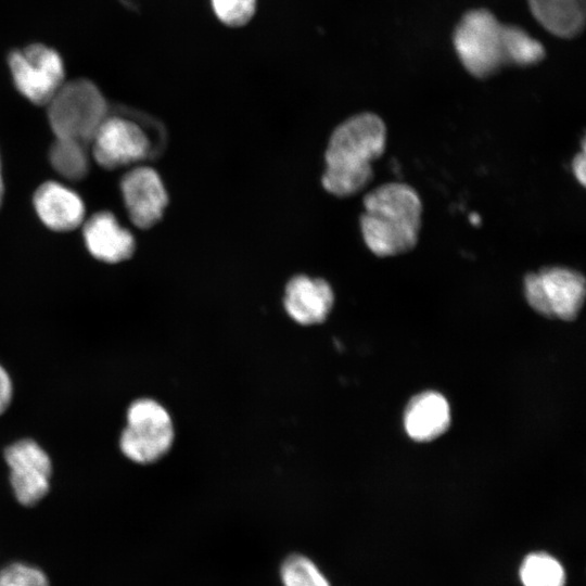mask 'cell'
<instances>
[{
	"instance_id": "obj_10",
	"label": "cell",
	"mask_w": 586,
	"mask_h": 586,
	"mask_svg": "<svg viewBox=\"0 0 586 586\" xmlns=\"http://www.w3.org/2000/svg\"><path fill=\"white\" fill-rule=\"evenodd\" d=\"M120 192L131 222L140 229L156 225L168 204L164 183L151 167L139 166L124 175Z\"/></svg>"
},
{
	"instance_id": "obj_12",
	"label": "cell",
	"mask_w": 586,
	"mask_h": 586,
	"mask_svg": "<svg viewBox=\"0 0 586 586\" xmlns=\"http://www.w3.org/2000/svg\"><path fill=\"white\" fill-rule=\"evenodd\" d=\"M84 241L98 260L115 264L128 259L135 252V238L110 212H99L84 225Z\"/></svg>"
},
{
	"instance_id": "obj_3",
	"label": "cell",
	"mask_w": 586,
	"mask_h": 586,
	"mask_svg": "<svg viewBox=\"0 0 586 586\" xmlns=\"http://www.w3.org/2000/svg\"><path fill=\"white\" fill-rule=\"evenodd\" d=\"M514 25L500 23L486 9L468 11L457 24L453 43L463 67L479 79L512 65Z\"/></svg>"
},
{
	"instance_id": "obj_20",
	"label": "cell",
	"mask_w": 586,
	"mask_h": 586,
	"mask_svg": "<svg viewBox=\"0 0 586 586\" xmlns=\"http://www.w3.org/2000/svg\"><path fill=\"white\" fill-rule=\"evenodd\" d=\"M0 586H49V582L39 569L12 563L0 571Z\"/></svg>"
},
{
	"instance_id": "obj_15",
	"label": "cell",
	"mask_w": 586,
	"mask_h": 586,
	"mask_svg": "<svg viewBox=\"0 0 586 586\" xmlns=\"http://www.w3.org/2000/svg\"><path fill=\"white\" fill-rule=\"evenodd\" d=\"M535 20L550 34L573 38L585 26L586 0H527Z\"/></svg>"
},
{
	"instance_id": "obj_2",
	"label": "cell",
	"mask_w": 586,
	"mask_h": 586,
	"mask_svg": "<svg viewBox=\"0 0 586 586\" xmlns=\"http://www.w3.org/2000/svg\"><path fill=\"white\" fill-rule=\"evenodd\" d=\"M362 204L360 230L365 244L375 256H397L416 247L423 207L411 186L383 183L368 192Z\"/></svg>"
},
{
	"instance_id": "obj_4",
	"label": "cell",
	"mask_w": 586,
	"mask_h": 586,
	"mask_svg": "<svg viewBox=\"0 0 586 586\" xmlns=\"http://www.w3.org/2000/svg\"><path fill=\"white\" fill-rule=\"evenodd\" d=\"M48 118L55 138L91 143L101 124L110 115L107 102L90 80L64 82L49 101Z\"/></svg>"
},
{
	"instance_id": "obj_18",
	"label": "cell",
	"mask_w": 586,
	"mask_h": 586,
	"mask_svg": "<svg viewBox=\"0 0 586 586\" xmlns=\"http://www.w3.org/2000/svg\"><path fill=\"white\" fill-rule=\"evenodd\" d=\"M284 586H330L313 561L302 555L288 557L281 566Z\"/></svg>"
},
{
	"instance_id": "obj_5",
	"label": "cell",
	"mask_w": 586,
	"mask_h": 586,
	"mask_svg": "<svg viewBox=\"0 0 586 586\" xmlns=\"http://www.w3.org/2000/svg\"><path fill=\"white\" fill-rule=\"evenodd\" d=\"M524 295L538 314L565 321L574 320L586 295L584 275L565 266H547L523 279Z\"/></svg>"
},
{
	"instance_id": "obj_13",
	"label": "cell",
	"mask_w": 586,
	"mask_h": 586,
	"mask_svg": "<svg viewBox=\"0 0 586 586\" xmlns=\"http://www.w3.org/2000/svg\"><path fill=\"white\" fill-rule=\"evenodd\" d=\"M33 204L40 220L54 231H71L84 221L81 198L59 182L47 181L39 186Z\"/></svg>"
},
{
	"instance_id": "obj_1",
	"label": "cell",
	"mask_w": 586,
	"mask_h": 586,
	"mask_svg": "<svg viewBox=\"0 0 586 586\" xmlns=\"http://www.w3.org/2000/svg\"><path fill=\"white\" fill-rule=\"evenodd\" d=\"M383 119L371 112L356 114L332 132L326 154L321 183L326 191L347 198L364 190L373 178L372 163L386 148Z\"/></svg>"
},
{
	"instance_id": "obj_23",
	"label": "cell",
	"mask_w": 586,
	"mask_h": 586,
	"mask_svg": "<svg viewBox=\"0 0 586 586\" xmlns=\"http://www.w3.org/2000/svg\"><path fill=\"white\" fill-rule=\"evenodd\" d=\"M3 194H4V186H3L2 175H1V163H0V207L2 205Z\"/></svg>"
},
{
	"instance_id": "obj_16",
	"label": "cell",
	"mask_w": 586,
	"mask_h": 586,
	"mask_svg": "<svg viewBox=\"0 0 586 586\" xmlns=\"http://www.w3.org/2000/svg\"><path fill=\"white\" fill-rule=\"evenodd\" d=\"M86 146L73 140L55 138L49 151L51 166L67 180L79 181L84 179L89 171Z\"/></svg>"
},
{
	"instance_id": "obj_7",
	"label": "cell",
	"mask_w": 586,
	"mask_h": 586,
	"mask_svg": "<svg viewBox=\"0 0 586 586\" xmlns=\"http://www.w3.org/2000/svg\"><path fill=\"white\" fill-rule=\"evenodd\" d=\"M8 64L17 90L37 105H47L65 82L60 54L41 43L12 51Z\"/></svg>"
},
{
	"instance_id": "obj_8",
	"label": "cell",
	"mask_w": 586,
	"mask_h": 586,
	"mask_svg": "<svg viewBox=\"0 0 586 586\" xmlns=\"http://www.w3.org/2000/svg\"><path fill=\"white\" fill-rule=\"evenodd\" d=\"M10 482L20 504L34 506L49 492L52 463L47 451L34 440L23 438L4 450Z\"/></svg>"
},
{
	"instance_id": "obj_14",
	"label": "cell",
	"mask_w": 586,
	"mask_h": 586,
	"mask_svg": "<svg viewBox=\"0 0 586 586\" xmlns=\"http://www.w3.org/2000/svg\"><path fill=\"white\" fill-rule=\"evenodd\" d=\"M408 435L417 442L432 441L442 435L449 426V405L444 396L436 392H424L412 397L404 416Z\"/></svg>"
},
{
	"instance_id": "obj_21",
	"label": "cell",
	"mask_w": 586,
	"mask_h": 586,
	"mask_svg": "<svg viewBox=\"0 0 586 586\" xmlns=\"http://www.w3.org/2000/svg\"><path fill=\"white\" fill-rule=\"evenodd\" d=\"M12 395V381L5 369L0 365V415H2L11 404Z\"/></svg>"
},
{
	"instance_id": "obj_6",
	"label": "cell",
	"mask_w": 586,
	"mask_h": 586,
	"mask_svg": "<svg viewBox=\"0 0 586 586\" xmlns=\"http://www.w3.org/2000/svg\"><path fill=\"white\" fill-rule=\"evenodd\" d=\"M174 437V424L168 411L154 399L140 398L128 407L119 448L129 460L148 464L169 451Z\"/></svg>"
},
{
	"instance_id": "obj_22",
	"label": "cell",
	"mask_w": 586,
	"mask_h": 586,
	"mask_svg": "<svg viewBox=\"0 0 586 586\" xmlns=\"http://www.w3.org/2000/svg\"><path fill=\"white\" fill-rule=\"evenodd\" d=\"M572 173L579 184L585 187L586 181V155H585V140H582V151L575 154L572 160Z\"/></svg>"
},
{
	"instance_id": "obj_17",
	"label": "cell",
	"mask_w": 586,
	"mask_h": 586,
	"mask_svg": "<svg viewBox=\"0 0 586 586\" xmlns=\"http://www.w3.org/2000/svg\"><path fill=\"white\" fill-rule=\"evenodd\" d=\"M524 586H564L565 574L562 565L551 556L543 552L528 555L520 569Z\"/></svg>"
},
{
	"instance_id": "obj_9",
	"label": "cell",
	"mask_w": 586,
	"mask_h": 586,
	"mask_svg": "<svg viewBox=\"0 0 586 586\" xmlns=\"http://www.w3.org/2000/svg\"><path fill=\"white\" fill-rule=\"evenodd\" d=\"M94 161L105 169H115L144 160L150 152V140L136 122L109 115L92 141Z\"/></svg>"
},
{
	"instance_id": "obj_11",
	"label": "cell",
	"mask_w": 586,
	"mask_h": 586,
	"mask_svg": "<svg viewBox=\"0 0 586 586\" xmlns=\"http://www.w3.org/2000/svg\"><path fill=\"white\" fill-rule=\"evenodd\" d=\"M333 304V290L322 278L297 275L285 285V311L300 324L311 326L324 321Z\"/></svg>"
},
{
	"instance_id": "obj_19",
	"label": "cell",
	"mask_w": 586,
	"mask_h": 586,
	"mask_svg": "<svg viewBox=\"0 0 586 586\" xmlns=\"http://www.w3.org/2000/svg\"><path fill=\"white\" fill-rule=\"evenodd\" d=\"M212 5L218 20L232 27L246 24L256 11V0H212Z\"/></svg>"
}]
</instances>
